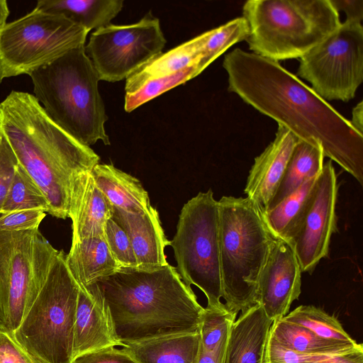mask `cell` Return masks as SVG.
Instances as JSON below:
<instances>
[{
    "instance_id": "cell-23",
    "label": "cell",
    "mask_w": 363,
    "mask_h": 363,
    "mask_svg": "<svg viewBox=\"0 0 363 363\" xmlns=\"http://www.w3.org/2000/svg\"><path fill=\"white\" fill-rule=\"evenodd\" d=\"M203 35H199L162 53L128 77L125 94L138 91L145 82L174 74L189 67L196 65L202 57Z\"/></svg>"
},
{
    "instance_id": "cell-9",
    "label": "cell",
    "mask_w": 363,
    "mask_h": 363,
    "mask_svg": "<svg viewBox=\"0 0 363 363\" xmlns=\"http://www.w3.org/2000/svg\"><path fill=\"white\" fill-rule=\"evenodd\" d=\"M89 30L65 16L34 8L0 26V83L35 70L84 45Z\"/></svg>"
},
{
    "instance_id": "cell-26",
    "label": "cell",
    "mask_w": 363,
    "mask_h": 363,
    "mask_svg": "<svg viewBox=\"0 0 363 363\" xmlns=\"http://www.w3.org/2000/svg\"><path fill=\"white\" fill-rule=\"evenodd\" d=\"M123 7L122 0H39L35 6L62 15L89 31L111 24Z\"/></svg>"
},
{
    "instance_id": "cell-30",
    "label": "cell",
    "mask_w": 363,
    "mask_h": 363,
    "mask_svg": "<svg viewBox=\"0 0 363 363\" xmlns=\"http://www.w3.org/2000/svg\"><path fill=\"white\" fill-rule=\"evenodd\" d=\"M26 209H41L48 213V203L41 189L18 163L0 216Z\"/></svg>"
},
{
    "instance_id": "cell-13",
    "label": "cell",
    "mask_w": 363,
    "mask_h": 363,
    "mask_svg": "<svg viewBox=\"0 0 363 363\" xmlns=\"http://www.w3.org/2000/svg\"><path fill=\"white\" fill-rule=\"evenodd\" d=\"M337 177L331 161L323 164L299 219L284 238L293 246L302 272L312 273L328 256L337 228Z\"/></svg>"
},
{
    "instance_id": "cell-11",
    "label": "cell",
    "mask_w": 363,
    "mask_h": 363,
    "mask_svg": "<svg viewBox=\"0 0 363 363\" xmlns=\"http://www.w3.org/2000/svg\"><path fill=\"white\" fill-rule=\"evenodd\" d=\"M297 74L325 101L347 102L363 81V27L345 21L301 58Z\"/></svg>"
},
{
    "instance_id": "cell-37",
    "label": "cell",
    "mask_w": 363,
    "mask_h": 363,
    "mask_svg": "<svg viewBox=\"0 0 363 363\" xmlns=\"http://www.w3.org/2000/svg\"><path fill=\"white\" fill-rule=\"evenodd\" d=\"M72 363H138L122 348L109 347L74 357Z\"/></svg>"
},
{
    "instance_id": "cell-40",
    "label": "cell",
    "mask_w": 363,
    "mask_h": 363,
    "mask_svg": "<svg viewBox=\"0 0 363 363\" xmlns=\"http://www.w3.org/2000/svg\"><path fill=\"white\" fill-rule=\"evenodd\" d=\"M197 363H229L228 342L212 351L201 347Z\"/></svg>"
},
{
    "instance_id": "cell-34",
    "label": "cell",
    "mask_w": 363,
    "mask_h": 363,
    "mask_svg": "<svg viewBox=\"0 0 363 363\" xmlns=\"http://www.w3.org/2000/svg\"><path fill=\"white\" fill-rule=\"evenodd\" d=\"M104 238L112 255L121 267H138L127 234L112 218L106 224Z\"/></svg>"
},
{
    "instance_id": "cell-10",
    "label": "cell",
    "mask_w": 363,
    "mask_h": 363,
    "mask_svg": "<svg viewBox=\"0 0 363 363\" xmlns=\"http://www.w3.org/2000/svg\"><path fill=\"white\" fill-rule=\"evenodd\" d=\"M58 251L38 229L0 230V328L10 333L17 329Z\"/></svg>"
},
{
    "instance_id": "cell-28",
    "label": "cell",
    "mask_w": 363,
    "mask_h": 363,
    "mask_svg": "<svg viewBox=\"0 0 363 363\" xmlns=\"http://www.w3.org/2000/svg\"><path fill=\"white\" fill-rule=\"evenodd\" d=\"M281 319L303 326L325 339L356 342L335 315L313 305H301Z\"/></svg>"
},
{
    "instance_id": "cell-32",
    "label": "cell",
    "mask_w": 363,
    "mask_h": 363,
    "mask_svg": "<svg viewBox=\"0 0 363 363\" xmlns=\"http://www.w3.org/2000/svg\"><path fill=\"white\" fill-rule=\"evenodd\" d=\"M236 317L225 308H204L199 327L201 347L212 351L227 343Z\"/></svg>"
},
{
    "instance_id": "cell-16",
    "label": "cell",
    "mask_w": 363,
    "mask_h": 363,
    "mask_svg": "<svg viewBox=\"0 0 363 363\" xmlns=\"http://www.w3.org/2000/svg\"><path fill=\"white\" fill-rule=\"evenodd\" d=\"M121 346L96 285L79 286L74 329L73 359L109 347Z\"/></svg>"
},
{
    "instance_id": "cell-24",
    "label": "cell",
    "mask_w": 363,
    "mask_h": 363,
    "mask_svg": "<svg viewBox=\"0 0 363 363\" xmlns=\"http://www.w3.org/2000/svg\"><path fill=\"white\" fill-rule=\"evenodd\" d=\"M269 335L279 345L298 352L340 355L363 352L360 343L325 339L303 326L281 318L273 321Z\"/></svg>"
},
{
    "instance_id": "cell-5",
    "label": "cell",
    "mask_w": 363,
    "mask_h": 363,
    "mask_svg": "<svg viewBox=\"0 0 363 363\" xmlns=\"http://www.w3.org/2000/svg\"><path fill=\"white\" fill-rule=\"evenodd\" d=\"M218 203V238L224 306L238 315L257 303L258 279L272 236L247 197L223 196Z\"/></svg>"
},
{
    "instance_id": "cell-7",
    "label": "cell",
    "mask_w": 363,
    "mask_h": 363,
    "mask_svg": "<svg viewBox=\"0 0 363 363\" xmlns=\"http://www.w3.org/2000/svg\"><path fill=\"white\" fill-rule=\"evenodd\" d=\"M79 291L66 255L58 251L38 295L11 333L36 363H72Z\"/></svg>"
},
{
    "instance_id": "cell-35",
    "label": "cell",
    "mask_w": 363,
    "mask_h": 363,
    "mask_svg": "<svg viewBox=\"0 0 363 363\" xmlns=\"http://www.w3.org/2000/svg\"><path fill=\"white\" fill-rule=\"evenodd\" d=\"M18 163L14 152L0 129V213Z\"/></svg>"
},
{
    "instance_id": "cell-18",
    "label": "cell",
    "mask_w": 363,
    "mask_h": 363,
    "mask_svg": "<svg viewBox=\"0 0 363 363\" xmlns=\"http://www.w3.org/2000/svg\"><path fill=\"white\" fill-rule=\"evenodd\" d=\"M112 219L125 232L136 258L138 267L153 268L168 264L164 253L170 245L157 210L134 213L113 208Z\"/></svg>"
},
{
    "instance_id": "cell-17",
    "label": "cell",
    "mask_w": 363,
    "mask_h": 363,
    "mask_svg": "<svg viewBox=\"0 0 363 363\" xmlns=\"http://www.w3.org/2000/svg\"><path fill=\"white\" fill-rule=\"evenodd\" d=\"M91 170L78 174L72 184L69 211L72 242L104 236L106 224L113 216L114 207L96 186Z\"/></svg>"
},
{
    "instance_id": "cell-19",
    "label": "cell",
    "mask_w": 363,
    "mask_h": 363,
    "mask_svg": "<svg viewBox=\"0 0 363 363\" xmlns=\"http://www.w3.org/2000/svg\"><path fill=\"white\" fill-rule=\"evenodd\" d=\"M272 323L258 303L240 313L230 333L229 363H262Z\"/></svg>"
},
{
    "instance_id": "cell-1",
    "label": "cell",
    "mask_w": 363,
    "mask_h": 363,
    "mask_svg": "<svg viewBox=\"0 0 363 363\" xmlns=\"http://www.w3.org/2000/svg\"><path fill=\"white\" fill-rule=\"evenodd\" d=\"M228 90L285 127L298 140L320 145L363 185V135L279 62L235 48L224 57Z\"/></svg>"
},
{
    "instance_id": "cell-12",
    "label": "cell",
    "mask_w": 363,
    "mask_h": 363,
    "mask_svg": "<svg viewBox=\"0 0 363 363\" xmlns=\"http://www.w3.org/2000/svg\"><path fill=\"white\" fill-rule=\"evenodd\" d=\"M166 43L159 19L149 12L137 23L94 30L85 51L100 80L115 82L161 55Z\"/></svg>"
},
{
    "instance_id": "cell-15",
    "label": "cell",
    "mask_w": 363,
    "mask_h": 363,
    "mask_svg": "<svg viewBox=\"0 0 363 363\" xmlns=\"http://www.w3.org/2000/svg\"><path fill=\"white\" fill-rule=\"evenodd\" d=\"M298 140L291 131L278 125L274 140L255 158L244 191L260 214L267 210Z\"/></svg>"
},
{
    "instance_id": "cell-25",
    "label": "cell",
    "mask_w": 363,
    "mask_h": 363,
    "mask_svg": "<svg viewBox=\"0 0 363 363\" xmlns=\"http://www.w3.org/2000/svg\"><path fill=\"white\" fill-rule=\"evenodd\" d=\"M324 157L323 148L320 145L298 140L294 147L281 182L267 210L272 208L296 191L308 180L319 175L323 167Z\"/></svg>"
},
{
    "instance_id": "cell-31",
    "label": "cell",
    "mask_w": 363,
    "mask_h": 363,
    "mask_svg": "<svg viewBox=\"0 0 363 363\" xmlns=\"http://www.w3.org/2000/svg\"><path fill=\"white\" fill-rule=\"evenodd\" d=\"M262 363H363V352L340 355L298 352L283 347L268 335Z\"/></svg>"
},
{
    "instance_id": "cell-39",
    "label": "cell",
    "mask_w": 363,
    "mask_h": 363,
    "mask_svg": "<svg viewBox=\"0 0 363 363\" xmlns=\"http://www.w3.org/2000/svg\"><path fill=\"white\" fill-rule=\"evenodd\" d=\"M331 4L339 13L346 14L347 21L362 22L363 19V0H330Z\"/></svg>"
},
{
    "instance_id": "cell-27",
    "label": "cell",
    "mask_w": 363,
    "mask_h": 363,
    "mask_svg": "<svg viewBox=\"0 0 363 363\" xmlns=\"http://www.w3.org/2000/svg\"><path fill=\"white\" fill-rule=\"evenodd\" d=\"M318 176L308 180L274 207L261 214L273 237L284 239L293 228L303 211Z\"/></svg>"
},
{
    "instance_id": "cell-22",
    "label": "cell",
    "mask_w": 363,
    "mask_h": 363,
    "mask_svg": "<svg viewBox=\"0 0 363 363\" xmlns=\"http://www.w3.org/2000/svg\"><path fill=\"white\" fill-rule=\"evenodd\" d=\"M91 173L96 186L113 207L138 213L152 206L148 194L140 180L113 164L98 163Z\"/></svg>"
},
{
    "instance_id": "cell-33",
    "label": "cell",
    "mask_w": 363,
    "mask_h": 363,
    "mask_svg": "<svg viewBox=\"0 0 363 363\" xmlns=\"http://www.w3.org/2000/svg\"><path fill=\"white\" fill-rule=\"evenodd\" d=\"M197 75L199 73L196 65H193L174 74L151 79L133 94H125V111L130 113L142 104Z\"/></svg>"
},
{
    "instance_id": "cell-2",
    "label": "cell",
    "mask_w": 363,
    "mask_h": 363,
    "mask_svg": "<svg viewBox=\"0 0 363 363\" xmlns=\"http://www.w3.org/2000/svg\"><path fill=\"white\" fill-rule=\"evenodd\" d=\"M0 129L45 196L48 213L69 218L73 182L99 163V156L57 125L28 92L13 90L0 102Z\"/></svg>"
},
{
    "instance_id": "cell-3",
    "label": "cell",
    "mask_w": 363,
    "mask_h": 363,
    "mask_svg": "<svg viewBox=\"0 0 363 363\" xmlns=\"http://www.w3.org/2000/svg\"><path fill=\"white\" fill-rule=\"evenodd\" d=\"M121 344L199 332L204 308L169 264L121 267L96 283Z\"/></svg>"
},
{
    "instance_id": "cell-36",
    "label": "cell",
    "mask_w": 363,
    "mask_h": 363,
    "mask_svg": "<svg viewBox=\"0 0 363 363\" xmlns=\"http://www.w3.org/2000/svg\"><path fill=\"white\" fill-rule=\"evenodd\" d=\"M46 216V212L41 209H26L13 211L0 216V230H27L38 229Z\"/></svg>"
},
{
    "instance_id": "cell-21",
    "label": "cell",
    "mask_w": 363,
    "mask_h": 363,
    "mask_svg": "<svg viewBox=\"0 0 363 363\" xmlns=\"http://www.w3.org/2000/svg\"><path fill=\"white\" fill-rule=\"evenodd\" d=\"M66 263L75 281L83 288L97 283L121 268L104 236L72 242Z\"/></svg>"
},
{
    "instance_id": "cell-20",
    "label": "cell",
    "mask_w": 363,
    "mask_h": 363,
    "mask_svg": "<svg viewBox=\"0 0 363 363\" xmlns=\"http://www.w3.org/2000/svg\"><path fill=\"white\" fill-rule=\"evenodd\" d=\"M200 348L199 332L171 334L122 345L138 363H197Z\"/></svg>"
},
{
    "instance_id": "cell-14",
    "label": "cell",
    "mask_w": 363,
    "mask_h": 363,
    "mask_svg": "<svg viewBox=\"0 0 363 363\" xmlns=\"http://www.w3.org/2000/svg\"><path fill=\"white\" fill-rule=\"evenodd\" d=\"M301 272L292 245L286 240L272 236L257 286V303L272 320L287 315L292 303L298 299Z\"/></svg>"
},
{
    "instance_id": "cell-41",
    "label": "cell",
    "mask_w": 363,
    "mask_h": 363,
    "mask_svg": "<svg viewBox=\"0 0 363 363\" xmlns=\"http://www.w3.org/2000/svg\"><path fill=\"white\" fill-rule=\"evenodd\" d=\"M362 101L356 105L352 111V118L349 121L352 127L363 135V107Z\"/></svg>"
},
{
    "instance_id": "cell-6",
    "label": "cell",
    "mask_w": 363,
    "mask_h": 363,
    "mask_svg": "<svg viewBox=\"0 0 363 363\" xmlns=\"http://www.w3.org/2000/svg\"><path fill=\"white\" fill-rule=\"evenodd\" d=\"M242 13L250 50L277 62L301 58L342 23L330 0H249Z\"/></svg>"
},
{
    "instance_id": "cell-38",
    "label": "cell",
    "mask_w": 363,
    "mask_h": 363,
    "mask_svg": "<svg viewBox=\"0 0 363 363\" xmlns=\"http://www.w3.org/2000/svg\"><path fill=\"white\" fill-rule=\"evenodd\" d=\"M0 363H36L15 340L11 333L0 328Z\"/></svg>"
},
{
    "instance_id": "cell-42",
    "label": "cell",
    "mask_w": 363,
    "mask_h": 363,
    "mask_svg": "<svg viewBox=\"0 0 363 363\" xmlns=\"http://www.w3.org/2000/svg\"><path fill=\"white\" fill-rule=\"evenodd\" d=\"M9 15V9L6 0H0V26L6 23Z\"/></svg>"
},
{
    "instance_id": "cell-29",
    "label": "cell",
    "mask_w": 363,
    "mask_h": 363,
    "mask_svg": "<svg viewBox=\"0 0 363 363\" xmlns=\"http://www.w3.org/2000/svg\"><path fill=\"white\" fill-rule=\"evenodd\" d=\"M249 33L248 24L242 16L202 33V57L197 65L199 74L232 45L245 40Z\"/></svg>"
},
{
    "instance_id": "cell-8",
    "label": "cell",
    "mask_w": 363,
    "mask_h": 363,
    "mask_svg": "<svg viewBox=\"0 0 363 363\" xmlns=\"http://www.w3.org/2000/svg\"><path fill=\"white\" fill-rule=\"evenodd\" d=\"M170 246L182 281L204 294L206 307L225 308L220 301L218 203L211 189L199 192L184 204Z\"/></svg>"
},
{
    "instance_id": "cell-4",
    "label": "cell",
    "mask_w": 363,
    "mask_h": 363,
    "mask_svg": "<svg viewBox=\"0 0 363 363\" xmlns=\"http://www.w3.org/2000/svg\"><path fill=\"white\" fill-rule=\"evenodd\" d=\"M33 95L48 116L82 144L110 145L99 75L82 45L29 74Z\"/></svg>"
}]
</instances>
